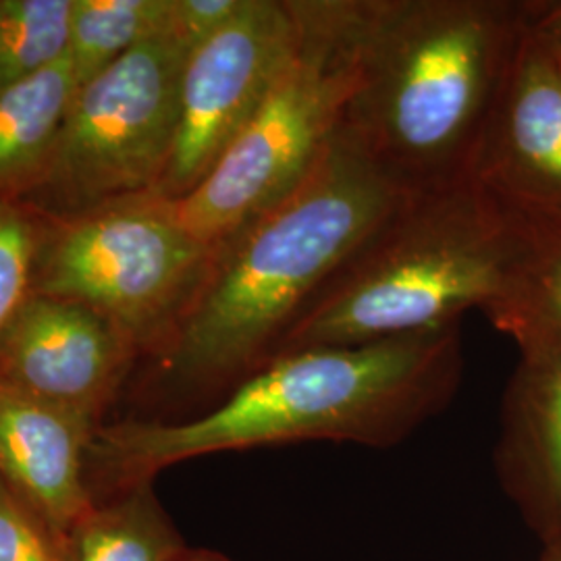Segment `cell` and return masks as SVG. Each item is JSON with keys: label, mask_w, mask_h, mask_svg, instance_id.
<instances>
[{"label": "cell", "mask_w": 561, "mask_h": 561, "mask_svg": "<svg viewBox=\"0 0 561 561\" xmlns=\"http://www.w3.org/2000/svg\"><path fill=\"white\" fill-rule=\"evenodd\" d=\"M414 192L389 178L343 131L277 204L217 245L180 329L150 362L157 419L198 416L275 360L331 280Z\"/></svg>", "instance_id": "obj_1"}, {"label": "cell", "mask_w": 561, "mask_h": 561, "mask_svg": "<svg viewBox=\"0 0 561 561\" xmlns=\"http://www.w3.org/2000/svg\"><path fill=\"white\" fill-rule=\"evenodd\" d=\"M461 373L460 324L289 352L187 421L104 424L88 451V486L99 502L181 461L294 443L387 449L442 414Z\"/></svg>", "instance_id": "obj_2"}, {"label": "cell", "mask_w": 561, "mask_h": 561, "mask_svg": "<svg viewBox=\"0 0 561 561\" xmlns=\"http://www.w3.org/2000/svg\"><path fill=\"white\" fill-rule=\"evenodd\" d=\"M522 38V2L364 0L341 131L419 194L472 178Z\"/></svg>", "instance_id": "obj_3"}, {"label": "cell", "mask_w": 561, "mask_h": 561, "mask_svg": "<svg viewBox=\"0 0 561 561\" xmlns=\"http://www.w3.org/2000/svg\"><path fill=\"white\" fill-rule=\"evenodd\" d=\"M528 240L522 217L474 178L412 194L298 322L283 354L460 324L502 300Z\"/></svg>", "instance_id": "obj_4"}, {"label": "cell", "mask_w": 561, "mask_h": 561, "mask_svg": "<svg viewBox=\"0 0 561 561\" xmlns=\"http://www.w3.org/2000/svg\"><path fill=\"white\" fill-rule=\"evenodd\" d=\"M362 2L300 0L301 32L259 113L213 171L175 202L181 222L208 245L285 198L340 131L358 73Z\"/></svg>", "instance_id": "obj_5"}, {"label": "cell", "mask_w": 561, "mask_h": 561, "mask_svg": "<svg viewBox=\"0 0 561 561\" xmlns=\"http://www.w3.org/2000/svg\"><path fill=\"white\" fill-rule=\"evenodd\" d=\"M217 256L157 192L71 219H44L32 294L80 301L115 322L141 360L161 358Z\"/></svg>", "instance_id": "obj_6"}, {"label": "cell", "mask_w": 561, "mask_h": 561, "mask_svg": "<svg viewBox=\"0 0 561 561\" xmlns=\"http://www.w3.org/2000/svg\"><path fill=\"white\" fill-rule=\"evenodd\" d=\"M187 50L169 27L78 88L59 138L23 206L71 219L157 192L173 152Z\"/></svg>", "instance_id": "obj_7"}, {"label": "cell", "mask_w": 561, "mask_h": 561, "mask_svg": "<svg viewBox=\"0 0 561 561\" xmlns=\"http://www.w3.org/2000/svg\"><path fill=\"white\" fill-rule=\"evenodd\" d=\"M300 0H243L183 65L173 152L157 187L185 198L259 113L300 41Z\"/></svg>", "instance_id": "obj_8"}, {"label": "cell", "mask_w": 561, "mask_h": 561, "mask_svg": "<svg viewBox=\"0 0 561 561\" xmlns=\"http://www.w3.org/2000/svg\"><path fill=\"white\" fill-rule=\"evenodd\" d=\"M138 360L119 327L80 301L27 291L0 324V379L101 426Z\"/></svg>", "instance_id": "obj_9"}, {"label": "cell", "mask_w": 561, "mask_h": 561, "mask_svg": "<svg viewBox=\"0 0 561 561\" xmlns=\"http://www.w3.org/2000/svg\"><path fill=\"white\" fill-rule=\"evenodd\" d=\"M472 178L524 221L561 225V59L524 23Z\"/></svg>", "instance_id": "obj_10"}, {"label": "cell", "mask_w": 561, "mask_h": 561, "mask_svg": "<svg viewBox=\"0 0 561 561\" xmlns=\"http://www.w3.org/2000/svg\"><path fill=\"white\" fill-rule=\"evenodd\" d=\"M495 472L524 524L561 535V347L522 354L503 393Z\"/></svg>", "instance_id": "obj_11"}, {"label": "cell", "mask_w": 561, "mask_h": 561, "mask_svg": "<svg viewBox=\"0 0 561 561\" xmlns=\"http://www.w3.org/2000/svg\"><path fill=\"white\" fill-rule=\"evenodd\" d=\"M102 426L0 379V477L71 533L94 505L85 460Z\"/></svg>", "instance_id": "obj_12"}, {"label": "cell", "mask_w": 561, "mask_h": 561, "mask_svg": "<svg viewBox=\"0 0 561 561\" xmlns=\"http://www.w3.org/2000/svg\"><path fill=\"white\" fill-rule=\"evenodd\" d=\"M76 92L65 57L0 94V204H21L36 187Z\"/></svg>", "instance_id": "obj_13"}, {"label": "cell", "mask_w": 561, "mask_h": 561, "mask_svg": "<svg viewBox=\"0 0 561 561\" xmlns=\"http://www.w3.org/2000/svg\"><path fill=\"white\" fill-rule=\"evenodd\" d=\"M76 561H171L187 545L162 505L154 481L99 500L73 530Z\"/></svg>", "instance_id": "obj_14"}, {"label": "cell", "mask_w": 561, "mask_h": 561, "mask_svg": "<svg viewBox=\"0 0 561 561\" xmlns=\"http://www.w3.org/2000/svg\"><path fill=\"white\" fill-rule=\"evenodd\" d=\"M526 222L528 240L510 285L486 319L537 354L561 347V225Z\"/></svg>", "instance_id": "obj_15"}, {"label": "cell", "mask_w": 561, "mask_h": 561, "mask_svg": "<svg viewBox=\"0 0 561 561\" xmlns=\"http://www.w3.org/2000/svg\"><path fill=\"white\" fill-rule=\"evenodd\" d=\"M173 0H71L69 46L78 88L169 27Z\"/></svg>", "instance_id": "obj_16"}, {"label": "cell", "mask_w": 561, "mask_h": 561, "mask_svg": "<svg viewBox=\"0 0 561 561\" xmlns=\"http://www.w3.org/2000/svg\"><path fill=\"white\" fill-rule=\"evenodd\" d=\"M71 0H0V94L67 57Z\"/></svg>", "instance_id": "obj_17"}, {"label": "cell", "mask_w": 561, "mask_h": 561, "mask_svg": "<svg viewBox=\"0 0 561 561\" xmlns=\"http://www.w3.org/2000/svg\"><path fill=\"white\" fill-rule=\"evenodd\" d=\"M0 561H76L71 533L0 477Z\"/></svg>", "instance_id": "obj_18"}, {"label": "cell", "mask_w": 561, "mask_h": 561, "mask_svg": "<svg viewBox=\"0 0 561 561\" xmlns=\"http://www.w3.org/2000/svg\"><path fill=\"white\" fill-rule=\"evenodd\" d=\"M44 217L23 204H0V324L30 289Z\"/></svg>", "instance_id": "obj_19"}, {"label": "cell", "mask_w": 561, "mask_h": 561, "mask_svg": "<svg viewBox=\"0 0 561 561\" xmlns=\"http://www.w3.org/2000/svg\"><path fill=\"white\" fill-rule=\"evenodd\" d=\"M243 0H173L169 32L192 53L215 36L241 9Z\"/></svg>", "instance_id": "obj_20"}, {"label": "cell", "mask_w": 561, "mask_h": 561, "mask_svg": "<svg viewBox=\"0 0 561 561\" xmlns=\"http://www.w3.org/2000/svg\"><path fill=\"white\" fill-rule=\"evenodd\" d=\"M522 23L561 59V2H522Z\"/></svg>", "instance_id": "obj_21"}, {"label": "cell", "mask_w": 561, "mask_h": 561, "mask_svg": "<svg viewBox=\"0 0 561 561\" xmlns=\"http://www.w3.org/2000/svg\"><path fill=\"white\" fill-rule=\"evenodd\" d=\"M171 561H233L227 556H222L219 551L213 549H204V547H190L185 545L180 553Z\"/></svg>", "instance_id": "obj_22"}, {"label": "cell", "mask_w": 561, "mask_h": 561, "mask_svg": "<svg viewBox=\"0 0 561 561\" xmlns=\"http://www.w3.org/2000/svg\"><path fill=\"white\" fill-rule=\"evenodd\" d=\"M539 561H561V535L542 542L541 560Z\"/></svg>", "instance_id": "obj_23"}]
</instances>
